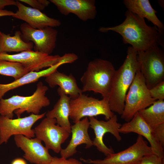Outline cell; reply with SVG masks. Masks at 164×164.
Here are the masks:
<instances>
[{
    "label": "cell",
    "mask_w": 164,
    "mask_h": 164,
    "mask_svg": "<svg viewBox=\"0 0 164 164\" xmlns=\"http://www.w3.org/2000/svg\"><path fill=\"white\" fill-rule=\"evenodd\" d=\"M120 133L134 132L144 137L148 141L153 153L164 158L163 147L150 127L145 122L138 113H137L129 121L121 125Z\"/></svg>",
    "instance_id": "9a60e30c"
},
{
    "label": "cell",
    "mask_w": 164,
    "mask_h": 164,
    "mask_svg": "<svg viewBox=\"0 0 164 164\" xmlns=\"http://www.w3.org/2000/svg\"><path fill=\"white\" fill-rule=\"evenodd\" d=\"M90 126L89 118L87 117L71 125V139L67 147L61 150V157L67 159L73 156L77 152V147L81 144H85L86 149L93 145V141L88 132Z\"/></svg>",
    "instance_id": "ac0fdd59"
},
{
    "label": "cell",
    "mask_w": 164,
    "mask_h": 164,
    "mask_svg": "<svg viewBox=\"0 0 164 164\" xmlns=\"http://www.w3.org/2000/svg\"><path fill=\"white\" fill-rule=\"evenodd\" d=\"M11 164H27V163L23 159L18 158L13 160Z\"/></svg>",
    "instance_id": "1f68e13d"
},
{
    "label": "cell",
    "mask_w": 164,
    "mask_h": 164,
    "mask_svg": "<svg viewBox=\"0 0 164 164\" xmlns=\"http://www.w3.org/2000/svg\"><path fill=\"white\" fill-rule=\"evenodd\" d=\"M58 93L60 97L54 105L52 109L46 112V117L55 118L56 123L71 133V125L69 118L70 114V101L71 100L59 87Z\"/></svg>",
    "instance_id": "44dd1931"
},
{
    "label": "cell",
    "mask_w": 164,
    "mask_h": 164,
    "mask_svg": "<svg viewBox=\"0 0 164 164\" xmlns=\"http://www.w3.org/2000/svg\"><path fill=\"white\" fill-rule=\"evenodd\" d=\"M125 20L114 26L101 27L99 31L103 33L111 31L119 34L124 43L132 45L137 52L145 51L155 45L164 47L163 33L155 26L148 25L144 19L127 10Z\"/></svg>",
    "instance_id": "6da1fadb"
},
{
    "label": "cell",
    "mask_w": 164,
    "mask_h": 164,
    "mask_svg": "<svg viewBox=\"0 0 164 164\" xmlns=\"http://www.w3.org/2000/svg\"><path fill=\"white\" fill-rule=\"evenodd\" d=\"M29 71L20 63L6 60H0V74L10 76L17 80Z\"/></svg>",
    "instance_id": "d4e9b609"
},
{
    "label": "cell",
    "mask_w": 164,
    "mask_h": 164,
    "mask_svg": "<svg viewBox=\"0 0 164 164\" xmlns=\"http://www.w3.org/2000/svg\"><path fill=\"white\" fill-rule=\"evenodd\" d=\"M137 52L131 46L128 48L127 55L122 65L116 70L108 97L113 112L121 115L127 92L139 69Z\"/></svg>",
    "instance_id": "7a4b0ae2"
},
{
    "label": "cell",
    "mask_w": 164,
    "mask_h": 164,
    "mask_svg": "<svg viewBox=\"0 0 164 164\" xmlns=\"http://www.w3.org/2000/svg\"><path fill=\"white\" fill-rule=\"evenodd\" d=\"M156 101L151 97L139 69L126 94L121 118L128 122L137 113L149 107Z\"/></svg>",
    "instance_id": "8992f818"
},
{
    "label": "cell",
    "mask_w": 164,
    "mask_h": 164,
    "mask_svg": "<svg viewBox=\"0 0 164 164\" xmlns=\"http://www.w3.org/2000/svg\"><path fill=\"white\" fill-rule=\"evenodd\" d=\"M61 14L67 15L70 13L80 20L86 21L94 19L97 10L94 0H50Z\"/></svg>",
    "instance_id": "2e32d148"
},
{
    "label": "cell",
    "mask_w": 164,
    "mask_h": 164,
    "mask_svg": "<svg viewBox=\"0 0 164 164\" xmlns=\"http://www.w3.org/2000/svg\"><path fill=\"white\" fill-rule=\"evenodd\" d=\"M20 31H16L14 35L10 36L1 32L0 34V52H22L32 50L33 43L31 42H26L22 39Z\"/></svg>",
    "instance_id": "cb8c5ba5"
},
{
    "label": "cell",
    "mask_w": 164,
    "mask_h": 164,
    "mask_svg": "<svg viewBox=\"0 0 164 164\" xmlns=\"http://www.w3.org/2000/svg\"><path fill=\"white\" fill-rule=\"evenodd\" d=\"M137 59L140 71L149 89L164 80V53L158 45L138 52Z\"/></svg>",
    "instance_id": "52a82bcc"
},
{
    "label": "cell",
    "mask_w": 164,
    "mask_h": 164,
    "mask_svg": "<svg viewBox=\"0 0 164 164\" xmlns=\"http://www.w3.org/2000/svg\"><path fill=\"white\" fill-rule=\"evenodd\" d=\"M1 32L0 31V34Z\"/></svg>",
    "instance_id": "836d02e7"
},
{
    "label": "cell",
    "mask_w": 164,
    "mask_h": 164,
    "mask_svg": "<svg viewBox=\"0 0 164 164\" xmlns=\"http://www.w3.org/2000/svg\"><path fill=\"white\" fill-rule=\"evenodd\" d=\"M159 1H158L160 5V6L162 7V8H163L164 7V1L162 0H160Z\"/></svg>",
    "instance_id": "d6a6232c"
},
{
    "label": "cell",
    "mask_w": 164,
    "mask_h": 164,
    "mask_svg": "<svg viewBox=\"0 0 164 164\" xmlns=\"http://www.w3.org/2000/svg\"><path fill=\"white\" fill-rule=\"evenodd\" d=\"M123 3L128 10L153 23L163 33L164 25L156 15L157 12L149 0H124Z\"/></svg>",
    "instance_id": "7402d4cb"
},
{
    "label": "cell",
    "mask_w": 164,
    "mask_h": 164,
    "mask_svg": "<svg viewBox=\"0 0 164 164\" xmlns=\"http://www.w3.org/2000/svg\"><path fill=\"white\" fill-rule=\"evenodd\" d=\"M78 56L73 53L65 54L63 56L51 55L32 50L9 54L0 53V60L15 62L21 63L29 71L38 72L44 68H49L60 63H72L76 60Z\"/></svg>",
    "instance_id": "5b68a950"
},
{
    "label": "cell",
    "mask_w": 164,
    "mask_h": 164,
    "mask_svg": "<svg viewBox=\"0 0 164 164\" xmlns=\"http://www.w3.org/2000/svg\"><path fill=\"white\" fill-rule=\"evenodd\" d=\"M14 12L9 10L0 9V17L4 16H12L14 15Z\"/></svg>",
    "instance_id": "4dcf8cb0"
},
{
    "label": "cell",
    "mask_w": 164,
    "mask_h": 164,
    "mask_svg": "<svg viewBox=\"0 0 164 164\" xmlns=\"http://www.w3.org/2000/svg\"><path fill=\"white\" fill-rule=\"evenodd\" d=\"M111 110L108 98L99 100L88 97L83 94L70 101L69 118L74 123L86 117H92L102 115L106 120L114 115Z\"/></svg>",
    "instance_id": "ba28073f"
},
{
    "label": "cell",
    "mask_w": 164,
    "mask_h": 164,
    "mask_svg": "<svg viewBox=\"0 0 164 164\" xmlns=\"http://www.w3.org/2000/svg\"><path fill=\"white\" fill-rule=\"evenodd\" d=\"M89 120L90 127L94 130L95 135L93 141V145L106 156L114 153L111 148H108L105 145L103 138L105 134L110 133L118 141L121 140L119 129L121 125L118 122L117 116L114 114L106 121L99 120L94 117H89Z\"/></svg>",
    "instance_id": "4fadbf2b"
},
{
    "label": "cell",
    "mask_w": 164,
    "mask_h": 164,
    "mask_svg": "<svg viewBox=\"0 0 164 164\" xmlns=\"http://www.w3.org/2000/svg\"><path fill=\"white\" fill-rule=\"evenodd\" d=\"M150 95L155 100H164V80L161 81L149 89Z\"/></svg>",
    "instance_id": "484cf974"
},
{
    "label": "cell",
    "mask_w": 164,
    "mask_h": 164,
    "mask_svg": "<svg viewBox=\"0 0 164 164\" xmlns=\"http://www.w3.org/2000/svg\"><path fill=\"white\" fill-rule=\"evenodd\" d=\"M19 1L26 3L32 8L41 11L48 6L50 1L46 0H20Z\"/></svg>",
    "instance_id": "83f0119b"
},
{
    "label": "cell",
    "mask_w": 164,
    "mask_h": 164,
    "mask_svg": "<svg viewBox=\"0 0 164 164\" xmlns=\"http://www.w3.org/2000/svg\"><path fill=\"white\" fill-rule=\"evenodd\" d=\"M116 70L108 60L96 59L91 61L80 78L83 92L92 91L108 98Z\"/></svg>",
    "instance_id": "277c9868"
},
{
    "label": "cell",
    "mask_w": 164,
    "mask_h": 164,
    "mask_svg": "<svg viewBox=\"0 0 164 164\" xmlns=\"http://www.w3.org/2000/svg\"><path fill=\"white\" fill-rule=\"evenodd\" d=\"M45 81L50 87L53 88L56 86L71 99H75L83 94L82 89L79 88L75 77L71 74L67 75L63 73L55 70L46 76Z\"/></svg>",
    "instance_id": "ffe728a7"
},
{
    "label": "cell",
    "mask_w": 164,
    "mask_h": 164,
    "mask_svg": "<svg viewBox=\"0 0 164 164\" xmlns=\"http://www.w3.org/2000/svg\"><path fill=\"white\" fill-rule=\"evenodd\" d=\"M138 113L153 130L162 146L164 145V101L157 100Z\"/></svg>",
    "instance_id": "d6986e66"
},
{
    "label": "cell",
    "mask_w": 164,
    "mask_h": 164,
    "mask_svg": "<svg viewBox=\"0 0 164 164\" xmlns=\"http://www.w3.org/2000/svg\"><path fill=\"white\" fill-rule=\"evenodd\" d=\"M64 64V63L61 62L38 72H30L19 78L9 83L0 84V100L2 98L5 94L9 91L26 84L35 82L40 78L46 77L57 70L60 66Z\"/></svg>",
    "instance_id": "603a6c76"
},
{
    "label": "cell",
    "mask_w": 164,
    "mask_h": 164,
    "mask_svg": "<svg viewBox=\"0 0 164 164\" xmlns=\"http://www.w3.org/2000/svg\"><path fill=\"white\" fill-rule=\"evenodd\" d=\"M56 123L55 119L46 117L33 130L35 136L44 142L48 149H52L58 153L62 149V144L70 134Z\"/></svg>",
    "instance_id": "8fae6325"
},
{
    "label": "cell",
    "mask_w": 164,
    "mask_h": 164,
    "mask_svg": "<svg viewBox=\"0 0 164 164\" xmlns=\"http://www.w3.org/2000/svg\"><path fill=\"white\" fill-rule=\"evenodd\" d=\"M138 164H164V159L152 153L144 156Z\"/></svg>",
    "instance_id": "4316f807"
},
{
    "label": "cell",
    "mask_w": 164,
    "mask_h": 164,
    "mask_svg": "<svg viewBox=\"0 0 164 164\" xmlns=\"http://www.w3.org/2000/svg\"><path fill=\"white\" fill-rule=\"evenodd\" d=\"M153 153L150 146L141 135H138L136 142L127 149L109 155L103 159L80 160L91 164H138L144 156Z\"/></svg>",
    "instance_id": "9c48e42d"
},
{
    "label": "cell",
    "mask_w": 164,
    "mask_h": 164,
    "mask_svg": "<svg viewBox=\"0 0 164 164\" xmlns=\"http://www.w3.org/2000/svg\"><path fill=\"white\" fill-rule=\"evenodd\" d=\"M14 136L15 144L23 151V157L26 160L35 164H48L51 162L53 157L41 140L36 137L29 138L22 135Z\"/></svg>",
    "instance_id": "5bb4252c"
},
{
    "label": "cell",
    "mask_w": 164,
    "mask_h": 164,
    "mask_svg": "<svg viewBox=\"0 0 164 164\" xmlns=\"http://www.w3.org/2000/svg\"><path fill=\"white\" fill-rule=\"evenodd\" d=\"M16 2L18 10L12 17L25 21L32 27L41 29L60 26V20L50 17L40 10L26 6L19 0Z\"/></svg>",
    "instance_id": "e0dca14e"
},
{
    "label": "cell",
    "mask_w": 164,
    "mask_h": 164,
    "mask_svg": "<svg viewBox=\"0 0 164 164\" xmlns=\"http://www.w3.org/2000/svg\"><path fill=\"white\" fill-rule=\"evenodd\" d=\"M46 113H32L29 116L14 119L0 115V145L6 143L13 135H22L29 138H34L35 135L32 127L37 121L43 118Z\"/></svg>",
    "instance_id": "30bf717a"
},
{
    "label": "cell",
    "mask_w": 164,
    "mask_h": 164,
    "mask_svg": "<svg viewBox=\"0 0 164 164\" xmlns=\"http://www.w3.org/2000/svg\"><path fill=\"white\" fill-rule=\"evenodd\" d=\"M36 88L33 94L28 96L14 95L7 99L0 100V115L12 119L13 112L18 118L26 112L39 114L43 107L49 106L50 101L46 96L48 87L41 81L37 84Z\"/></svg>",
    "instance_id": "3957f363"
},
{
    "label": "cell",
    "mask_w": 164,
    "mask_h": 164,
    "mask_svg": "<svg viewBox=\"0 0 164 164\" xmlns=\"http://www.w3.org/2000/svg\"><path fill=\"white\" fill-rule=\"evenodd\" d=\"M48 164H83L78 160L73 158L68 159L56 157H52L51 162Z\"/></svg>",
    "instance_id": "f1b7e54d"
},
{
    "label": "cell",
    "mask_w": 164,
    "mask_h": 164,
    "mask_svg": "<svg viewBox=\"0 0 164 164\" xmlns=\"http://www.w3.org/2000/svg\"><path fill=\"white\" fill-rule=\"evenodd\" d=\"M22 37L34 44V51L50 55L55 48L57 31L51 27L35 29L26 23L20 26Z\"/></svg>",
    "instance_id": "7c38bea8"
},
{
    "label": "cell",
    "mask_w": 164,
    "mask_h": 164,
    "mask_svg": "<svg viewBox=\"0 0 164 164\" xmlns=\"http://www.w3.org/2000/svg\"><path fill=\"white\" fill-rule=\"evenodd\" d=\"M10 5L16 6V1L13 0H0V9H3L5 6Z\"/></svg>",
    "instance_id": "f546056e"
}]
</instances>
